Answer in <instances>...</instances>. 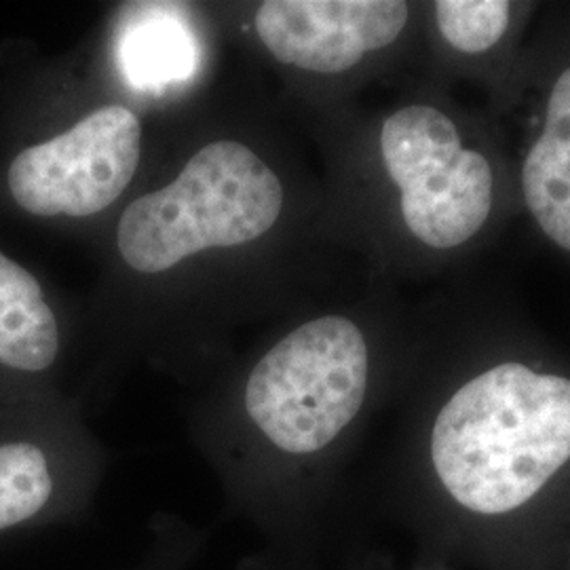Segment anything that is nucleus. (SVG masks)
<instances>
[{
	"instance_id": "1",
	"label": "nucleus",
	"mask_w": 570,
	"mask_h": 570,
	"mask_svg": "<svg viewBox=\"0 0 570 570\" xmlns=\"http://www.w3.org/2000/svg\"><path fill=\"white\" fill-rule=\"evenodd\" d=\"M428 465L465 515L529 510L570 475V372L524 355L471 367L433 412Z\"/></svg>"
},
{
	"instance_id": "2",
	"label": "nucleus",
	"mask_w": 570,
	"mask_h": 570,
	"mask_svg": "<svg viewBox=\"0 0 570 570\" xmlns=\"http://www.w3.org/2000/svg\"><path fill=\"white\" fill-rule=\"evenodd\" d=\"M379 150L410 239L452 261L508 212L510 165L480 122L454 104L412 102L381 122Z\"/></svg>"
},
{
	"instance_id": "3",
	"label": "nucleus",
	"mask_w": 570,
	"mask_h": 570,
	"mask_svg": "<svg viewBox=\"0 0 570 570\" xmlns=\"http://www.w3.org/2000/svg\"><path fill=\"white\" fill-rule=\"evenodd\" d=\"M372 360L364 330L322 315L292 330L249 370L245 423L282 468L298 473L334 449L364 412Z\"/></svg>"
},
{
	"instance_id": "4",
	"label": "nucleus",
	"mask_w": 570,
	"mask_h": 570,
	"mask_svg": "<svg viewBox=\"0 0 570 570\" xmlns=\"http://www.w3.org/2000/svg\"><path fill=\"white\" fill-rule=\"evenodd\" d=\"M284 209L279 176L235 140L207 144L174 183L127 205L117 228L125 265L159 275L188 256L252 244Z\"/></svg>"
},
{
	"instance_id": "5",
	"label": "nucleus",
	"mask_w": 570,
	"mask_h": 570,
	"mask_svg": "<svg viewBox=\"0 0 570 570\" xmlns=\"http://www.w3.org/2000/svg\"><path fill=\"white\" fill-rule=\"evenodd\" d=\"M140 155L138 115L121 104L102 106L66 131L18 148L2 171L4 195L32 218H87L121 197Z\"/></svg>"
},
{
	"instance_id": "6",
	"label": "nucleus",
	"mask_w": 570,
	"mask_h": 570,
	"mask_svg": "<svg viewBox=\"0 0 570 570\" xmlns=\"http://www.w3.org/2000/svg\"><path fill=\"white\" fill-rule=\"evenodd\" d=\"M410 18L402 0H266L254 26L275 60L334 77L400 41Z\"/></svg>"
},
{
	"instance_id": "7",
	"label": "nucleus",
	"mask_w": 570,
	"mask_h": 570,
	"mask_svg": "<svg viewBox=\"0 0 570 570\" xmlns=\"http://www.w3.org/2000/svg\"><path fill=\"white\" fill-rule=\"evenodd\" d=\"M0 407V537L81 518L87 489L66 461L61 444L28 412Z\"/></svg>"
},
{
	"instance_id": "8",
	"label": "nucleus",
	"mask_w": 570,
	"mask_h": 570,
	"mask_svg": "<svg viewBox=\"0 0 570 570\" xmlns=\"http://www.w3.org/2000/svg\"><path fill=\"white\" fill-rule=\"evenodd\" d=\"M551 60L537 85L513 183L532 225L570 258V47Z\"/></svg>"
},
{
	"instance_id": "9",
	"label": "nucleus",
	"mask_w": 570,
	"mask_h": 570,
	"mask_svg": "<svg viewBox=\"0 0 570 570\" xmlns=\"http://www.w3.org/2000/svg\"><path fill=\"white\" fill-rule=\"evenodd\" d=\"M60 324L41 282L0 249V389L42 381L60 357Z\"/></svg>"
},
{
	"instance_id": "10",
	"label": "nucleus",
	"mask_w": 570,
	"mask_h": 570,
	"mask_svg": "<svg viewBox=\"0 0 570 570\" xmlns=\"http://www.w3.org/2000/svg\"><path fill=\"white\" fill-rule=\"evenodd\" d=\"M530 4L511 0H435L429 4L433 35L450 68L473 75L505 72Z\"/></svg>"
},
{
	"instance_id": "11",
	"label": "nucleus",
	"mask_w": 570,
	"mask_h": 570,
	"mask_svg": "<svg viewBox=\"0 0 570 570\" xmlns=\"http://www.w3.org/2000/svg\"><path fill=\"white\" fill-rule=\"evenodd\" d=\"M125 70L140 85L174 81L190 58V42L183 30L171 23H146L136 28L122 49Z\"/></svg>"
},
{
	"instance_id": "12",
	"label": "nucleus",
	"mask_w": 570,
	"mask_h": 570,
	"mask_svg": "<svg viewBox=\"0 0 570 570\" xmlns=\"http://www.w3.org/2000/svg\"><path fill=\"white\" fill-rule=\"evenodd\" d=\"M197 537L183 524L164 527L155 537V546L136 570H180L197 551Z\"/></svg>"
}]
</instances>
